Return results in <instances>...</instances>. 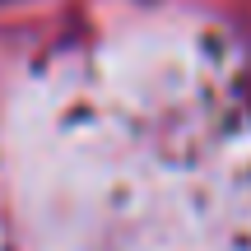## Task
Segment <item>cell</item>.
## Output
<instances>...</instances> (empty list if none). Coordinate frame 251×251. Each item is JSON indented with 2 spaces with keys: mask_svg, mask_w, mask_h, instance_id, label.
<instances>
[{
  "mask_svg": "<svg viewBox=\"0 0 251 251\" xmlns=\"http://www.w3.org/2000/svg\"><path fill=\"white\" fill-rule=\"evenodd\" d=\"M0 5H5V0H0Z\"/></svg>",
  "mask_w": 251,
  "mask_h": 251,
  "instance_id": "1",
  "label": "cell"
}]
</instances>
